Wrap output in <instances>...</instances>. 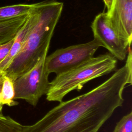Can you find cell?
I'll return each instance as SVG.
<instances>
[{
	"mask_svg": "<svg viewBox=\"0 0 132 132\" xmlns=\"http://www.w3.org/2000/svg\"><path fill=\"white\" fill-rule=\"evenodd\" d=\"M23 125L9 116L0 114V132H22Z\"/></svg>",
	"mask_w": 132,
	"mask_h": 132,
	"instance_id": "11",
	"label": "cell"
},
{
	"mask_svg": "<svg viewBox=\"0 0 132 132\" xmlns=\"http://www.w3.org/2000/svg\"><path fill=\"white\" fill-rule=\"evenodd\" d=\"M15 91L13 81L5 76L0 91V103L3 105L8 106H15L18 103L14 101Z\"/></svg>",
	"mask_w": 132,
	"mask_h": 132,
	"instance_id": "10",
	"label": "cell"
},
{
	"mask_svg": "<svg viewBox=\"0 0 132 132\" xmlns=\"http://www.w3.org/2000/svg\"><path fill=\"white\" fill-rule=\"evenodd\" d=\"M94 39L106 48L117 59L123 61L126 58L131 47L118 35L111 24L107 12L95 16L91 25Z\"/></svg>",
	"mask_w": 132,
	"mask_h": 132,
	"instance_id": "6",
	"label": "cell"
},
{
	"mask_svg": "<svg viewBox=\"0 0 132 132\" xmlns=\"http://www.w3.org/2000/svg\"><path fill=\"white\" fill-rule=\"evenodd\" d=\"M5 73L4 71H0V91L1 90V88L2 86L3 82L4 79V78L5 77Z\"/></svg>",
	"mask_w": 132,
	"mask_h": 132,
	"instance_id": "15",
	"label": "cell"
},
{
	"mask_svg": "<svg viewBox=\"0 0 132 132\" xmlns=\"http://www.w3.org/2000/svg\"><path fill=\"white\" fill-rule=\"evenodd\" d=\"M113 132H132V112L125 115L117 123Z\"/></svg>",
	"mask_w": 132,
	"mask_h": 132,
	"instance_id": "12",
	"label": "cell"
},
{
	"mask_svg": "<svg viewBox=\"0 0 132 132\" xmlns=\"http://www.w3.org/2000/svg\"><path fill=\"white\" fill-rule=\"evenodd\" d=\"M107 13L112 25L120 37L131 45L132 0H113L111 9Z\"/></svg>",
	"mask_w": 132,
	"mask_h": 132,
	"instance_id": "7",
	"label": "cell"
},
{
	"mask_svg": "<svg viewBox=\"0 0 132 132\" xmlns=\"http://www.w3.org/2000/svg\"><path fill=\"white\" fill-rule=\"evenodd\" d=\"M117 59L110 53L93 57L67 72L56 75L50 82L46 95L48 101L60 102L73 90H80L87 82L117 69Z\"/></svg>",
	"mask_w": 132,
	"mask_h": 132,
	"instance_id": "3",
	"label": "cell"
},
{
	"mask_svg": "<svg viewBox=\"0 0 132 132\" xmlns=\"http://www.w3.org/2000/svg\"><path fill=\"white\" fill-rule=\"evenodd\" d=\"M14 38L0 44V62H1L8 55L14 40Z\"/></svg>",
	"mask_w": 132,
	"mask_h": 132,
	"instance_id": "13",
	"label": "cell"
},
{
	"mask_svg": "<svg viewBox=\"0 0 132 132\" xmlns=\"http://www.w3.org/2000/svg\"><path fill=\"white\" fill-rule=\"evenodd\" d=\"M28 14L0 22V44L14 38L26 22Z\"/></svg>",
	"mask_w": 132,
	"mask_h": 132,
	"instance_id": "8",
	"label": "cell"
},
{
	"mask_svg": "<svg viewBox=\"0 0 132 132\" xmlns=\"http://www.w3.org/2000/svg\"><path fill=\"white\" fill-rule=\"evenodd\" d=\"M102 1H103L104 3L105 4V6L107 9V12H109L111 8L113 0H102Z\"/></svg>",
	"mask_w": 132,
	"mask_h": 132,
	"instance_id": "14",
	"label": "cell"
},
{
	"mask_svg": "<svg viewBox=\"0 0 132 132\" xmlns=\"http://www.w3.org/2000/svg\"><path fill=\"white\" fill-rule=\"evenodd\" d=\"M37 3L20 4L0 7V22L28 14L35 8Z\"/></svg>",
	"mask_w": 132,
	"mask_h": 132,
	"instance_id": "9",
	"label": "cell"
},
{
	"mask_svg": "<svg viewBox=\"0 0 132 132\" xmlns=\"http://www.w3.org/2000/svg\"><path fill=\"white\" fill-rule=\"evenodd\" d=\"M125 64L90 91L61 101L40 120L23 125L22 132H98L124 102L123 92L132 82V52Z\"/></svg>",
	"mask_w": 132,
	"mask_h": 132,
	"instance_id": "1",
	"label": "cell"
},
{
	"mask_svg": "<svg viewBox=\"0 0 132 132\" xmlns=\"http://www.w3.org/2000/svg\"><path fill=\"white\" fill-rule=\"evenodd\" d=\"M3 107V105L0 103V114H3V113H2Z\"/></svg>",
	"mask_w": 132,
	"mask_h": 132,
	"instance_id": "16",
	"label": "cell"
},
{
	"mask_svg": "<svg viewBox=\"0 0 132 132\" xmlns=\"http://www.w3.org/2000/svg\"><path fill=\"white\" fill-rule=\"evenodd\" d=\"M96 40L56 50L45 58V65L50 74L67 72L88 60L101 47Z\"/></svg>",
	"mask_w": 132,
	"mask_h": 132,
	"instance_id": "5",
	"label": "cell"
},
{
	"mask_svg": "<svg viewBox=\"0 0 132 132\" xmlns=\"http://www.w3.org/2000/svg\"><path fill=\"white\" fill-rule=\"evenodd\" d=\"M63 3L56 0L38 3L37 18L19 53L4 71L13 81L31 69L47 54L55 28L62 14Z\"/></svg>",
	"mask_w": 132,
	"mask_h": 132,
	"instance_id": "2",
	"label": "cell"
},
{
	"mask_svg": "<svg viewBox=\"0 0 132 132\" xmlns=\"http://www.w3.org/2000/svg\"><path fill=\"white\" fill-rule=\"evenodd\" d=\"M44 54L37 63L27 72L13 81L14 99H23L33 106H36L40 98L47 93L50 81V74L45 65Z\"/></svg>",
	"mask_w": 132,
	"mask_h": 132,
	"instance_id": "4",
	"label": "cell"
}]
</instances>
